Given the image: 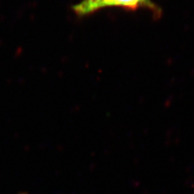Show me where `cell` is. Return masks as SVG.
<instances>
[{"instance_id": "1", "label": "cell", "mask_w": 194, "mask_h": 194, "mask_svg": "<svg viewBox=\"0 0 194 194\" xmlns=\"http://www.w3.org/2000/svg\"><path fill=\"white\" fill-rule=\"evenodd\" d=\"M108 7H120L129 11L147 9L153 14L160 15V8L151 0H82L72 7L78 16H87Z\"/></svg>"}]
</instances>
